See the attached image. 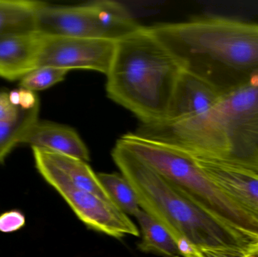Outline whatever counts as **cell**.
Listing matches in <instances>:
<instances>
[{"mask_svg":"<svg viewBox=\"0 0 258 257\" xmlns=\"http://www.w3.org/2000/svg\"><path fill=\"white\" fill-rule=\"evenodd\" d=\"M150 28L183 70L221 95L258 78V24L205 17Z\"/></svg>","mask_w":258,"mask_h":257,"instance_id":"6da1fadb","label":"cell"},{"mask_svg":"<svg viewBox=\"0 0 258 257\" xmlns=\"http://www.w3.org/2000/svg\"><path fill=\"white\" fill-rule=\"evenodd\" d=\"M160 136L192 156L258 174V78L221 95L205 114L164 125Z\"/></svg>","mask_w":258,"mask_h":257,"instance_id":"7a4b0ae2","label":"cell"},{"mask_svg":"<svg viewBox=\"0 0 258 257\" xmlns=\"http://www.w3.org/2000/svg\"><path fill=\"white\" fill-rule=\"evenodd\" d=\"M181 66L150 27L141 26L116 42L106 89L112 101L143 125L165 122Z\"/></svg>","mask_w":258,"mask_h":257,"instance_id":"3957f363","label":"cell"},{"mask_svg":"<svg viewBox=\"0 0 258 257\" xmlns=\"http://www.w3.org/2000/svg\"><path fill=\"white\" fill-rule=\"evenodd\" d=\"M112 157L133 187L141 209L161 223L174 241L184 237L198 248L244 252L257 241L192 203L118 142Z\"/></svg>","mask_w":258,"mask_h":257,"instance_id":"277c9868","label":"cell"},{"mask_svg":"<svg viewBox=\"0 0 258 257\" xmlns=\"http://www.w3.org/2000/svg\"><path fill=\"white\" fill-rule=\"evenodd\" d=\"M117 142L192 203L258 241L257 220L217 187L190 155L172 145L137 133H128Z\"/></svg>","mask_w":258,"mask_h":257,"instance_id":"5b68a950","label":"cell"},{"mask_svg":"<svg viewBox=\"0 0 258 257\" xmlns=\"http://www.w3.org/2000/svg\"><path fill=\"white\" fill-rule=\"evenodd\" d=\"M116 46L111 39L42 35L39 66L92 69L107 75Z\"/></svg>","mask_w":258,"mask_h":257,"instance_id":"8992f818","label":"cell"},{"mask_svg":"<svg viewBox=\"0 0 258 257\" xmlns=\"http://www.w3.org/2000/svg\"><path fill=\"white\" fill-rule=\"evenodd\" d=\"M88 227L120 239L126 235L139 236L140 232L128 215L113 202L97 195L79 190L68 183L56 181L49 184Z\"/></svg>","mask_w":258,"mask_h":257,"instance_id":"52a82bcc","label":"cell"},{"mask_svg":"<svg viewBox=\"0 0 258 257\" xmlns=\"http://www.w3.org/2000/svg\"><path fill=\"white\" fill-rule=\"evenodd\" d=\"M36 30L43 36L105 39L91 3L56 6L42 2L36 12Z\"/></svg>","mask_w":258,"mask_h":257,"instance_id":"ba28073f","label":"cell"},{"mask_svg":"<svg viewBox=\"0 0 258 257\" xmlns=\"http://www.w3.org/2000/svg\"><path fill=\"white\" fill-rule=\"evenodd\" d=\"M190 156L217 187L258 222L257 173L224 161Z\"/></svg>","mask_w":258,"mask_h":257,"instance_id":"9c48e42d","label":"cell"},{"mask_svg":"<svg viewBox=\"0 0 258 257\" xmlns=\"http://www.w3.org/2000/svg\"><path fill=\"white\" fill-rule=\"evenodd\" d=\"M32 149L36 169L48 184L56 181L68 183L79 190L113 202L101 185L98 175L86 161L44 149Z\"/></svg>","mask_w":258,"mask_h":257,"instance_id":"30bf717a","label":"cell"},{"mask_svg":"<svg viewBox=\"0 0 258 257\" xmlns=\"http://www.w3.org/2000/svg\"><path fill=\"white\" fill-rule=\"evenodd\" d=\"M221 96L209 83L183 69L174 87L166 119L160 125L176 123L205 114L216 105Z\"/></svg>","mask_w":258,"mask_h":257,"instance_id":"8fae6325","label":"cell"},{"mask_svg":"<svg viewBox=\"0 0 258 257\" xmlns=\"http://www.w3.org/2000/svg\"><path fill=\"white\" fill-rule=\"evenodd\" d=\"M42 35L36 30L17 32L0 37V77L21 80L39 66Z\"/></svg>","mask_w":258,"mask_h":257,"instance_id":"7c38bea8","label":"cell"},{"mask_svg":"<svg viewBox=\"0 0 258 257\" xmlns=\"http://www.w3.org/2000/svg\"><path fill=\"white\" fill-rule=\"evenodd\" d=\"M21 144L90 161L89 149L77 131L54 122L36 121L24 134Z\"/></svg>","mask_w":258,"mask_h":257,"instance_id":"4fadbf2b","label":"cell"},{"mask_svg":"<svg viewBox=\"0 0 258 257\" xmlns=\"http://www.w3.org/2000/svg\"><path fill=\"white\" fill-rule=\"evenodd\" d=\"M16 113L0 123V163L11 151L21 144L27 130L39 120V102L33 92L20 89L15 92Z\"/></svg>","mask_w":258,"mask_h":257,"instance_id":"5bb4252c","label":"cell"},{"mask_svg":"<svg viewBox=\"0 0 258 257\" xmlns=\"http://www.w3.org/2000/svg\"><path fill=\"white\" fill-rule=\"evenodd\" d=\"M97 21L105 39L117 42L141 27L132 18L125 6L116 2H92Z\"/></svg>","mask_w":258,"mask_h":257,"instance_id":"9a60e30c","label":"cell"},{"mask_svg":"<svg viewBox=\"0 0 258 257\" xmlns=\"http://www.w3.org/2000/svg\"><path fill=\"white\" fill-rule=\"evenodd\" d=\"M135 217L141 227V241L138 245L141 251L167 257L179 256L175 241L161 223L142 209Z\"/></svg>","mask_w":258,"mask_h":257,"instance_id":"2e32d148","label":"cell"},{"mask_svg":"<svg viewBox=\"0 0 258 257\" xmlns=\"http://www.w3.org/2000/svg\"><path fill=\"white\" fill-rule=\"evenodd\" d=\"M42 2L0 0V37L17 32L36 30V16Z\"/></svg>","mask_w":258,"mask_h":257,"instance_id":"e0dca14e","label":"cell"},{"mask_svg":"<svg viewBox=\"0 0 258 257\" xmlns=\"http://www.w3.org/2000/svg\"><path fill=\"white\" fill-rule=\"evenodd\" d=\"M97 175L113 203L127 215L135 217L141 211V206L128 180L122 174L99 173Z\"/></svg>","mask_w":258,"mask_h":257,"instance_id":"ac0fdd59","label":"cell"},{"mask_svg":"<svg viewBox=\"0 0 258 257\" xmlns=\"http://www.w3.org/2000/svg\"><path fill=\"white\" fill-rule=\"evenodd\" d=\"M69 71L53 66H38L20 80V87L33 93L45 90L63 81Z\"/></svg>","mask_w":258,"mask_h":257,"instance_id":"d6986e66","label":"cell"},{"mask_svg":"<svg viewBox=\"0 0 258 257\" xmlns=\"http://www.w3.org/2000/svg\"><path fill=\"white\" fill-rule=\"evenodd\" d=\"M26 224L25 215L19 210H11L0 214V232L12 233Z\"/></svg>","mask_w":258,"mask_h":257,"instance_id":"ffe728a7","label":"cell"},{"mask_svg":"<svg viewBox=\"0 0 258 257\" xmlns=\"http://www.w3.org/2000/svg\"><path fill=\"white\" fill-rule=\"evenodd\" d=\"M18 104L15 102L13 93L0 92V123L16 113Z\"/></svg>","mask_w":258,"mask_h":257,"instance_id":"44dd1931","label":"cell"},{"mask_svg":"<svg viewBox=\"0 0 258 257\" xmlns=\"http://www.w3.org/2000/svg\"><path fill=\"white\" fill-rule=\"evenodd\" d=\"M199 249L203 257H247L243 250L236 249Z\"/></svg>","mask_w":258,"mask_h":257,"instance_id":"7402d4cb","label":"cell"},{"mask_svg":"<svg viewBox=\"0 0 258 257\" xmlns=\"http://www.w3.org/2000/svg\"><path fill=\"white\" fill-rule=\"evenodd\" d=\"M247 257H258V241L249 244L245 250Z\"/></svg>","mask_w":258,"mask_h":257,"instance_id":"603a6c76","label":"cell"},{"mask_svg":"<svg viewBox=\"0 0 258 257\" xmlns=\"http://www.w3.org/2000/svg\"><path fill=\"white\" fill-rule=\"evenodd\" d=\"M172 257H180L179 256H172Z\"/></svg>","mask_w":258,"mask_h":257,"instance_id":"cb8c5ba5","label":"cell"}]
</instances>
